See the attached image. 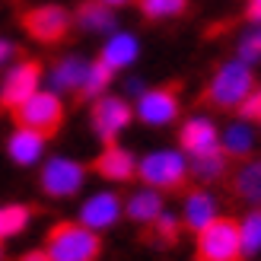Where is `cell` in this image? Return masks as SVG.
<instances>
[{
  "label": "cell",
  "instance_id": "cell-1",
  "mask_svg": "<svg viewBox=\"0 0 261 261\" xmlns=\"http://www.w3.org/2000/svg\"><path fill=\"white\" fill-rule=\"evenodd\" d=\"M51 261H96L102 252V242L96 229L83 223H58L48 232V249Z\"/></svg>",
  "mask_w": 261,
  "mask_h": 261
},
{
  "label": "cell",
  "instance_id": "cell-2",
  "mask_svg": "<svg viewBox=\"0 0 261 261\" xmlns=\"http://www.w3.org/2000/svg\"><path fill=\"white\" fill-rule=\"evenodd\" d=\"M198 261H242V239L236 220L214 217L198 232Z\"/></svg>",
  "mask_w": 261,
  "mask_h": 261
},
{
  "label": "cell",
  "instance_id": "cell-3",
  "mask_svg": "<svg viewBox=\"0 0 261 261\" xmlns=\"http://www.w3.org/2000/svg\"><path fill=\"white\" fill-rule=\"evenodd\" d=\"M255 89L252 67L245 61H229L217 70L214 83L207 86V102H214L220 109H236L242 106V99Z\"/></svg>",
  "mask_w": 261,
  "mask_h": 261
},
{
  "label": "cell",
  "instance_id": "cell-4",
  "mask_svg": "<svg viewBox=\"0 0 261 261\" xmlns=\"http://www.w3.org/2000/svg\"><path fill=\"white\" fill-rule=\"evenodd\" d=\"M13 118H16L19 127H29V130H38V134L51 137L64 121V106L55 93H38L35 89L22 106L13 109Z\"/></svg>",
  "mask_w": 261,
  "mask_h": 261
},
{
  "label": "cell",
  "instance_id": "cell-5",
  "mask_svg": "<svg viewBox=\"0 0 261 261\" xmlns=\"http://www.w3.org/2000/svg\"><path fill=\"white\" fill-rule=\"evenodd\" d=\"M137 172L153 188H178L181 181H185L188 163H185V156L175 153V150H160V153L143 156L140 166H137Z\"/></svg>",
  "mask_w": 261,
  "mask_h": 261
},
{
  "label": "cell",
  "instance_id": "cell-6",
  "mask_svg": "<svg viewBox=\"0 0 261 261\" xmlns=\"http://www.w3.org/2000/svg\"><path fill=\"white\" fill-rule=\"evenodd\" d=\"M22 25L32 38H38V42H45V45H55L67 35L70 16H67V10H61V7H35L22 16Z\"/></svg>",
  "mask_w": 261,
  "mask_h": 261
},
{
  "label": "cell",
  "instance_id": "cell-7",
  "mask_svg": "<svg viewBox=\"0 0 261 261\" xmlns=\"http://www.w3.org/2000/svg\"><path fill=\"white\" fill-rule=\"evenodd\" d=\"M86 169L73 160H51L42 172V188L51 194V198H67V194H76L83 188Z\"/></svg>",
  "mask_w": 261,
  "mask_h": 261
},
{
  "label": "cell",
  "instance_id": "cell-8",
  "mask_svg": "<svg viewBox=\"0 0 261 261\" xmlns=\"http://www.w3.org/2000/svg\"><path fill=\"white\" fill-rule=\"evenodd\" d=\"M38 76H42V67L35 61H25L19 67H13L10 76L4 80V89H0V106L4 109H16L29 99L38 89Z\"/></svg>",
  "mask_w": 261,
  "mask_h": 261
},
{
  "label": "cell",
  "instance_id": "cell-9",
  "mask_svg": "<svg viewBox=\"0 0 261 261\" xmlns=\"http://www.w3.org/2000/svg\"><path fill=\"white\" fill-rule=\"evenodd\" d=\"M178 115V96H175V86H166V89H153V93H140L137 102V118L143 124H169Z\"/></svg>",
  "mask_w": 261,
  "mask_h": 261
},
{
  "label": "cell",
  "instance_id": "cell-10",
  "mask_svg": "<svg viewBox=\"0 0 261 261\" xmlns=\"http://www.w3.org/2000/svg\"><path fill=\"white\" fill-rule=\"evenodd\" d=\"M130 121V106L124 99H115V96H106V99H99L96 106H93V127H96V134L112 143L115 137H118V130Z\"/></svg>",
  "mask_w": 261,
  "mask_h": 261
},
{
  "label": "cell",
  "instance_id": "cell-11",
  "mask_svg": "<svg viewBox=\"0 0 261 261\" xmlns=\"http://www.w3.org/2000/svg\"><path fill=\"white\" fill-rule=\"evenodd\" d=\"M118 217H121V201L115 198V194L102 191V194H93V198L83 204V211H80V223L99 232V229L115 226V223H118Z\"/></svg>",
  "mask_w": 261,
  "mask_h": 261
},
{
  "label": "cell",
  "instance_id": "cell-12",
  "mask_svg": "<svg viewBox=\"0 0 261 261\" xmlns=\"http://www.w3.org/2000/svg\"><path fill=\"white\" fill-rule=\"evenodd\" d=\"M93 169L102 178H109V181H127L130 175H134V156H130L127 150H121V147H115V143H109L106 153L93 163Z\"/></svg>",
  "mask_w": 261,
  "mask_h": 261
},
{
  "label": "cell",
  "instance_id": "cell-13",
  "mask_svg": "<svg viewBox=\"0 0 261 261\" xmlns=\"http://www.w3.org/2000/svg\"><path fill=\"white\" fill-rule=\"evenodd\" d=\"M181 147H185L191 156L207 153L217 147V127L207 121V118H191L181 127Z\"/></svg>",
  "mask_w": 261,
  "mask_h": 261
},
{
  "label": "cell",
  "instance_id": "cell-14",
  "mask_svg": "<svg viewBox=\"0 0 261 261\" xmlns=\"http://www.w3.org/2000/svg\"><path fill=\"white\" fill-rule=\"evenodd\" d=\"M45 150V134L38 130H29V127H19L16 134L10 137V156L16 160L19 166H32Z\"/></svg>",
  "mask_w": 261,
  "mask_h": 261
},
{
  "label": "cell",
  "instance_id": "cell-15",
  "mask_svg": "<svg viewBox=\"0 0 261 261\" xmlns=\"http://www.w3.org/2000/svg\"><path fill=\"white\" fill-rule=\"evenodd\" d=\"M214 217H217V201H214V194H207V191H191L188 201H185V223H188L194 232H201Z\"/></svg>",
  "mask_w": 261,
  "mask_h": 261
},
{
  "label": "cell",
  "instance_id": "cell-16",
  "mask_svg": "<svg viewBox=\"0 0 261 261\" xmlns=\"http://www.w3.org/2000/svg\"><path fill=\"white\" fill-rule=\"evenodd\" d=\"M232 191H236V198L261 207V160H252L239 169L232 178Z\"/></svg>",
  "mask_w": 261,
  "mask_h": 261
},
{
  "label": "cell",
  "instance_id": "cell-17",
  "mask_svg": "<svg viewBox=\"0 0 261 261\" xmlns=\"http://www.w3.org/2000/svg\"><path fill=\"white\" fill-rule=\"evenodd\" d=\"M76 19H80L83 29L89 32H109L115 19H112V10L106 0H86V4H80V10H76Z\"/></svg>",
  "mask_w": 261,
  "mask_h": 261
},
{
  "label": "cell",
  "instance_id": "cell-18",
  "mask_svg": "<svg viewBox=\"0 0 261 261\" xmlns=\"http://www.w3.org/2000/svg\"><path fill=\"white\" fill-rule=\"evenodd\" d=\"M134 58H137V38L134 35H124V32L121 35H112L109 45L102 48V61H106L109 67H115V70L127 67Z\"/></svg>",
  "mask_w": 261,
  "mask_h": 261
},
{
  "label": "cell",
  "instance_id": "cell-19",
  "mask_svg": "<svg viewBox=\"0 0 261 261\" xmlns=\"http://www.w3.org/2000/svg\"><path fill=\"white\" fill-rule=\"evenodd\" d=\"M191 172L198 175L201 181H217L220 175L226 172V150H207V153H198V156H191Z\"/></svg>",
  "mask_w": 261,
  "mask_h": 261
},
{
  "label": "cell",
  "instance_id": "cell-20",
  "mask_svg": "<svg viewBox=\"0 0 261 261\" xmlns=\"http://www.w3.org/2000/svg\"><path fill=\"white\" fill-rule=\"evenodd\" d=\"M160 214H163V198L156 191H137L127 201V217L137 220V223H153Z\"/></svg>",
  "mask_w": 261,
  "mask_h": 261
},
{
  "label": "cell",
  "instance_id": "cell-21",
  "mask_svg": "<svg viewBox=\"0 0 261 261\" xmlns=\"http://www.w3.org/2000/svg\"><path fill=\"white\" fill-rule=\"evenodd\" d=\"M86 67H89V64H83L80 58L61 61L55 67V73H51V86H55V89H80L83 76H86Z\"/></svg>",
  "mask_w": 261,
  "mask_h": 261
},
{
  "label": "cell",
  "instance_id": "cell-22",
  "mask_svg": "<svg viewBox=\"0 0 261 261\" xmlns=\"http://www.w3.org/2000/svg\"><path fill=\"white\" fill-rule=\"evenodd\" d=\"M112 76H115V67H109L106 61H96V64H89L86 67V76H83V86H80V96H86V99H93V96H99L102 89H106L109 83H112Z\"/></svg>",
  "mask_w": 261,
  "mask_h": 261
},
{
  "label": "cell",
  "instance_id": "cell-23",
  "mask_svg": "<svg viewBox=\"0 0 261 261\" xmlns=\"http://www.w3.org/2000/svg\"><path fill=\"white\" fill-rule=\"evenodd\" d=\"M239 239H242V255L261 252V211H252L239 223Z\"/></svg>",
  "mask_w": 261,
  "mask_h": 261
},
{
  "label": "cell",
  "instance_id": "cell-24",
  "mask_svg": "<svg viewBox=\"0 0 261 261\" xmlns=\"http://www.w3.org/2000/svg\"><path fill=\"white\" fill-rule=\"evenodd\" d=\"M252 143H255V137H252V127L249 124H232L226 134H223V150H226V156H245L252 150Z\"/></svg>",
  "mask_w": 261,
  "mask_h": 261
},
{
  "label": "cell",
  "instance_id": "cell-25",
  "mask_svg": "<svg viewBox=\"0 0 261 261\" xmlns=\"http://www.w3.org/2000/svg\"><path fill=\"white\" fill-rule=\"evenodd\" d=\"M29 207H19V204H13V207H0V239H7V236H16L19 229H25V223H29Z\"/></svg>",
  "mask_w": 261,
  "mask_h": 261
},
{
  "label": "cell",
  "instance_id": "cell-26",
  "mask_svg": "<svg viewBox=\"0 0 261 261\" xmlns=\"http://www.w3.org/2000/svg\"><path fill=\"white\" fill-rule=\"evenodd\" d=\"M143 16L150 19H166V16H178L188 7V0H143Z\"/></svg>",
  "mask_w": 261,
  "mask_h": 261
},
{
  "label": "cell",
  "instance_id": "cell-27",
  "mask_svg": "<svg viewBox=\"0 0 261 261\" xmlns=\"http://www.w3.org/2000/svg\"><path fill=\"white\" fill-rule=\"evenodd\" d=\"M239 61H245V64L261 61V22H255V29L249 35H242V42H239Z\"/></svg>",
  "mask_w": 261,
  "mask_h": 261
},
{
  "label": "cell",
  "instance_id": "cell-28",
  "mask_svg": "<svg viewBox=\"0 0 261 261\" xmlns=\"http://www.w3.org/2000/svg\"><path fill=\"white\" fill-rule=\"evenodd\" d=\"M175 236H178V220L172 217V214H160L153 220V239L156 242H175Z\"/></svg>",
  "mask_w": 261,
  "mask_h": 261
},
{
  "label": "cell",
  "instance_id": "cell-29",
  "mask_svg": "<svg viewBox=\"0 0 261 261\" xmlns=\"http://www.w3.org/2000/svg\"><path fill=\"white\" fill-rule=\"evenodd\" d=\"M239 109H242V118H261V89H258V93L252 89V93L242 99Z\"/></svg>",
  "mask_w": 261,
  "mask_h": 261
},
{
  "label": "cell",
  "instance_id": "cell-30",
  "mask_svg": "<svg viewBox=\"0 0 261 261\" xmlns=\"http://www.w3.org/2000/svg\"><path fill=\"white\" fill-rule=\"evenodd\" d=\"M249 19L261 22V0H252V4H249Z\"/></svg>",
  "mask_w": 261,
  "mask_h": 261
},
{
  "label": "cell",
  "instance_id": "cell-31",
  "mask_svg": "<svg viewBox=\"0 0 261 261\" xmlns=\"http://www.w3.org/2000/svg\"><path fill=\"white\" fill-rule=\"evenodd\" d=\"M22 261H51L48 252H29V255H22Z\"/></svg>",
  "mask_w": 261,
  "mask_h": 261
},
{
  "label": "cell",
  "instance_id": "cell-32",
  "mask_svg": "<svg viewBox=\"0 0 261 261\" xmlns=\"http://www.w3.org/2000/svg\"><path fill=\"white\" fill-rule=\"evenodd\" d=\"M10 55H13V45L10 42H0V61H7Z\"/></svg>",
  "mask_w": 261,
  "mask_h": 261
},
{
  "label": "cell",
  "instance_id": "cell-33",
  "mask_svg": "<svg viewBox=\"0 0 261 261\" xmlns=\"http://www.w3.org/2000/svg\"><path fill=\"white\" fill-rule=\"evenodd\" d=\"M106 4H109V7H118V4H124V0H106Z\"/></svg>",
  "mask_w": 261,
  "mask_h": 261
},
{
  "label": "cell",
  "instance_id": "cell-34",
  "mask_svg": "<svg viewBox=\"0 0 261 261\" xmlns=\"http://www.w3.org/2000/svg\"><path fill=\"white\" fill-rule=\"evenodd\" d=\"M0 261H4V252H0Z\"/></svg>",
  "mask_w": 261,
  "mask_h": 261
}]
</instances>
